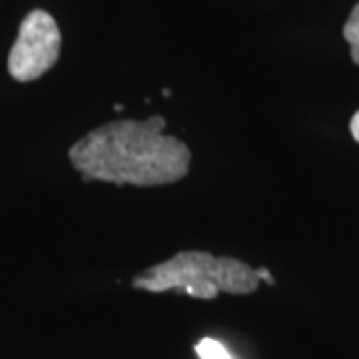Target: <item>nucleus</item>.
<instances>
[{
  "label": "nucleus",
  "mask_w": 359,
  "mask_h": 359,
  "mask_svg": "<svg viewBox=\"0 0 359 359\" xmlns=\"http://www.w3.org/2000/svg\"><path fill=\"white\" fill-rule=\"evenodd\" d=\"M256 276H257V280H264V282H268L269 285H273V278L269 276V271L266 268L256 269Z\"/></svg>",
  "instance_id": "obj_7"
},
{
  "label": "nucleus",
  "mask_w": 359,
  "mask_h": 359,
  "mask_svg": "<svg viewBox=\"0 0 359 359\" xmlns=\"http://www.w3.org/2000/svg\"><path fill=\"white\" fill-rule=\"evenodd\" d=\"M257 285L256 269L244 262L192 250L152 266L134 280V287L142 292L162 294L176 290L198 299H214L222 292L230 295L254 294Z\"/></svg>",
  "instance_id": "obj_2"
},
{
  "label": "nucleus",
  "mask_w": 359,
  "mask_h": 359,
  "mask_svg": "<svg viewBox=\"0 0 359 359\" xmlns=\"http://www.w3.org/2000/svg\"><path fill=\"white\" fill-rule=\"evenodd\" d=\"M166 120H116L88 132L70 148V162L84 180L116 186H168L186 178L192 154L174 136Z\"/></svg>",
  "instance_id": "obj_1"
},
{
  "label": "nucleus",
  "mask_w": 359,
  "mask_h": 359,
  "mask_svg": "<svg viewBox=\"0 0 359 359\" xmlns=\"http://www.w3.org/2000/svg\"><path fill=\"white\" fill-rule=\"evenodd\" d=\"M196 353L200 359H233L230 351L222 346L219 341L212 339V337H204L198 346H196Z\"/></svg>",
  "instance_id": "obj_5"
},
{
  "label": "nucleus",
  "mask_w": 359,
  "mask_h": 359,
  "mask_svg": "<svg viewBox=\"0 0 359 359\" xmlns=\"http://www.w3.org/2000/svg\"><path fill=\"white\" fill-rule=\"evenodd\" d=\"M349 128H351V136L359 142V110L353 114L351 118V124H349Z\"/></svg>",
  "instance_id": "obj_6"
},
{
  "label": "nucleus",
  "mask_w": 359,
  "mask_h": 359,
  "mask_svg": "<svg viewBox=\"0 0 359 359\" xmlns=\"http://www.w3.org/2000/svg\"><path fill=\"white\" fill-rule=\"evenodd\" d=\"M60 30L56 20L44 11H32L18 30L8 56V72L18 82L36 80L56 65L60 56Z\"/></svg>",
  "instance_id": "obj_3"
},
{
  "label": "nucleus",
  "mask_w": 359,
  "mask_h": 359,
  "mask_svg": "<svg viewBox=\"0 0 359 359\" xmlns=\"http://www.w3.org/2000/svg\"><path fill=\"white\" fill-rule=\"evenodd\" d=\"M344 39L347 40V44L351 48V60L359 66V2L353 6L346 26H344Z\"/></svg>",
  "instance_id": "obj_4"
}]
</instances>
